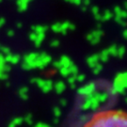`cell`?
I'll return each mask as SVG.
<instances>
[{
	"label": "cell",
	"instance_id": "cell-1",
	"mask_svg": "<svg viewBox=\"0 0 127 127\" xmlns=\"http://www.w3.org/2000/svg\"><path fill=\"white\" fill-rule=\"evenodd\" d=\"M83 127H127V111L108 109L95 113Z\"/></svg>",
	"mask_w": 127,
	"mask_h": 127
}]
</instances>
